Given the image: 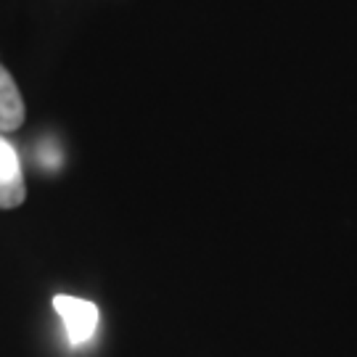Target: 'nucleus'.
<instances>
[{
  "label": "nucleus",
  "instance_id": "1",
  "mask_svg": "<svg viewBox=\"0 0 357 357\" xmlns=\"http://www.w3.org/2000/svg\"><path fill=\"white\" fill-rule=\"evenodd\" d=\"M53 310L59 312V318L64 320V331L66 339L72 347H82L88 344L90 339L98 331V307L88 302V299H79V296H66V294H59L53 296Z\"/></svg>",
  "mask_w": 357,
  "mask_h": 357
},
{
  "label": "nucleus",
  "instance_id": "2",
  "mask_svg": "<svg viewBox=\"0 0 357 357\" xmlns=\"http://www.w3.org/2000/svg\"><path fill=\"white\" fill-rule=\"evenodd\" d=\"M24 199L26 185L19 153L0 132V209H16L19 204H24Z\"/></svg>",
  "mask_w": 357,
  "mask_h": 357
},
{
  "label": "nucleus",
  "instance_id": "3",
  "mask_svg": "<svg viewBox=\"0 0 357 357\" xmlns=\"http://www.w3.org/2000/svg\"><path fill=\"white\" fill-rule=\"evenodd\" d=\"M24 125V98L8 69L0 64V132H13Z\"/></svg>",
  "mask_w": 357,
  "mask_h": 357
}]
</instances>
